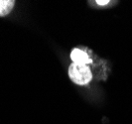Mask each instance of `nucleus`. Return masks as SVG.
<instances>
[{
  "instance_id": "obj_1",
  "label": "nucleus",
  "mask_w": 132,
  "mask_h": 124,
  "mask_svg": "<svg viewBox=\"0 0 132 124\" xmlns=\"http://www.w3.org/2000/svg\"><path fill=\"white\" fill-rule=\"evenodd\" d=\"M69 77L76 85H85L92 80L93 73L87 65H78L73 63L69 67Z\"/></svg>"
},
{
  "instance_id": "obj_2",
  "label": "nucleus",
  "mask_w": 132,
  "mask_h": 124,
  "mask_svg": "<svg viewBox=\"0 0 132 124\" xmlns=\"http://www.w3.org/2000/svg\"><path fill=\"white\" fill-rule=\"evenodd\" d=\"M71 59L73 61V64L78 65H87L92 63V59L89 58L88 54L80 49H73L71 53Z\"/></svg>"
},
{
  "instance_id": "obj_3",
  "label": "nucleus",
  "mask_w": 132,
  "mask_h": 124,
  "mask_svg": "<svg viewBox=\"0 0 132 124\" xmlns=\"http://www.w3.org/2000/svg\"><path fill=\"white\" fill-rule=\"evenodd\" d=\"M13 0H0V16H6L14 7Z\"/></svg>"
},
{
  "instance_id": "obj_4",
  "label": "nucleus",
  "mask_w": 132,
  "mask_h": 124,
  "mask_svg": "<svg viewBox=\"0 0 132 124\" xmlns=\"http://www.w3.org/2000/svg\"><path fill=\"white\" fill-rule=\"evenodd\" d=\"M95 3H97L98 5H106L107 3H109V1H99L98 0V1H96Z\"/></svg>"
}]
</instances>
